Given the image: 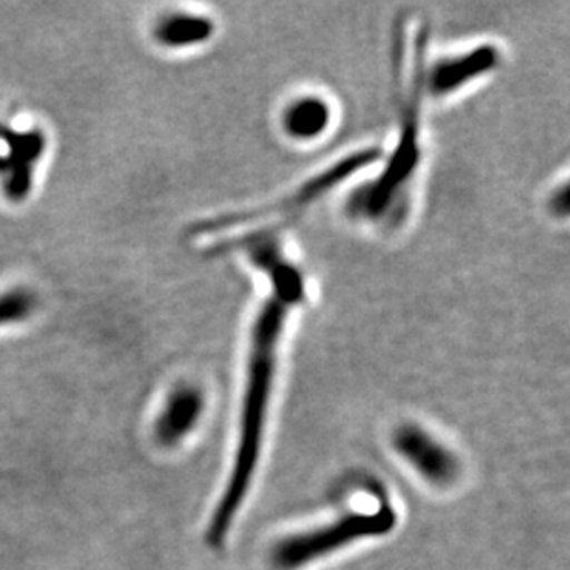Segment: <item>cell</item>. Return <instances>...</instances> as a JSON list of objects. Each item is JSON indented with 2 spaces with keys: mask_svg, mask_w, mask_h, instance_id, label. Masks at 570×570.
Segmentation results:
<instances>
[{
  "mask_svg": "<svg viewBox=\"0 0 570 570\" xmlns=\"http://www.w3.org/2000/svg\"><path fill=\"white\" fill-rule=\"evenodd\" d=\"M222 248H235L248 255L249 261L268 277L269 294L263 307L258 308L249 336L252 340L235 463L207 528V543L213 549H218L226 541L229 528L254 482L286 320L292 308L305 299L307 292L302 269L286 257L277 235L274 237L272 233H261L255 237L235 238L233 243L222 244Z\"/></svg>",
  "mask_w": 570,
  "mask_h": 570,
  "instance_id": "obj_1",
  "label": "cell"
},
{
  "mask_svg": "<svg viewBox=\"0 0 570 570\" xmlns=\"http://www.w3.org/2000/svg\"><path fill=\"white\" fill-rule=\"evenodd\" d=\"M429 30L425 24L415 28L414 41L410 43V58L406 56V104L397 146L386 167L377 179L364 184L353 193L347 202V213L356 220H393L403 202L406 187L414 178L420 165V102L421 89L425 86V52Z\"/></svg>",
  "mask_w": 570,
  "mask_h": 570,
  "instance_id": "obj_2",
  "label": "cell"
},
{
  "mask_svg": "<svg viewBox=\"0 0 570 570\" xmlns=\"http://www.w3.org/2000/svg\"><path fill=\"white\" fill-rule=\"evenodd\" d=\"M395 524L397 513L387 504L373 511L347 513L325 527L283 539L275 544L272 561L279 570L302 569L362 539L382 538L392 532Z\"/></svg>",
  "mask_w": 570,
  "mask_h": 570,
  "instance_id": "obj_3",
  "label": "cell"
},
{
  "mask_svg": "<svg viewBox=\"0 0 570 570\" xmlns=\"http://www.w3.org/2000/svg\"><path fill=\"white\" fill-rule=\"evenodd\" d=\"M379 157H381V151L377 148H366V150L350 154V156L342 157L340 161L325 168L323 173L307 179L296 190H292V194H288L286 198L266 205V207H258V209L238 210V213L218 216L213 220L198 224L196 233L198 235H213V233L232 232L237 227L248 226V224H255V222L263 220V218H269V216L288 215L294 210L305 209L308 204L322 198L328 190L336 189L338 185L344 184L345 179H350L353 174L361 173L362 168L373 165Z\"/></svg>",
  "mask_w": 570,
  "mask_h": 570,
  "instance_id": "obj_4",
  "label": "cell"
},
{
  "mask_svg": "<svg viewBox=\"0 0 570 570\" xmlns=\"http://www.w3.org/2000/svg\"><path fill=\"white\" fill-rule=\"evenodd\" d=\"M393 446L431 484H451L460 473L456 456L421 426H399Z\"/></svg>",
  "mask_w": 570,
  "mask_h": 570,
  "instance_id": "obj_5",
  "label": "cell"
},
{
  "mask_svg": "<svg viewBox=\"0 0 570 570\" xmlns=\"http://www.w3.org/2000/svg\"><path fill=\"white\" fill-rule=\"evenodd\" d=\"M499 60L501 55L493 45H479L469 52L438 61L426 75L429 92L432 97H449L491 72Z\"/></svg>",
  "mask_w": 570,
  "mask_h": 570,
  "instance_id": "obj_6",
  "label": "cell"
},
{
  "mask_svg": "<svg viewBox=\"0 0 570 570\" xmlns=\"http://www.w3.org/2000/svg\"><path fill=\"white\" fill-rule=\"evenodd\" d=\"M204 412V395L198 387L178 386L168 393L161 414L154 425L156 442L163 446L178 445L198 425Z\"/></svg>",
  "mask_w": 570,
  "mask_h": 570,
  "instance_id": "obj_7",
  "label": "cell"
},
{
  "mask_svg": "<svg viewBox=\"0 0 570 570\" xmlns=\"http://www.w3.org/2000/svg\"><path fill=\"white\" fill-rule=\"evenodd\" d=\"M333 120L328 104L320 97H302L288 104L283 114L286 135L296 140H314L327 131Z\"/></svg>",
  "mask_w": 570,
  "mask_h": 570,
  "instance_id": "obj_8",
  "label": "cell"
},
{
  "mask_svg": "<svg viewBox=\"0 0 570 570\" xmlns=\"http://www.w3.org/2000/svg\"><path fill=\"white\" fill-rule=\"evenodd\" d=\"M215 24L209 17L196 13H168L154 28L156 41L168 49H187L209 41Z\"/></svg>",
  "mask_w": 570,
  "mask_h": 570,
  "instance_id": "obj_9",
  "label": "cell"
},
{
  "mask_svg": "<svg viewBox=\"0 0 570 570\" xmlns=\"http://www.w3.org/2000/svg\"><path fill=\"white\" fill-rule=\"evenodd\" d=\"M33 297L24 291L8 292L0 296V325L19 322L32 313Z\"/></svg>",
  "mask_w": 570,
  "mask_h": 570,
  "instance_id": "obj_10",
  "label": "cell"
},
{
  "mask_svg": "<svg viewBox=\"0 0 570 570\" xmlns=\"http://www.w3.org/2000/svg\"><path fill=\"white\" fill-rule=\"evenodd\" d=\"M549 205L550 210H552L556 216H567V213H569V190H567V185H563L560 190H556V193L552 194Z\"/></svg>",
  "mask_w": 570,
  "mask_h": 570,
  "instance_id": "obj_11",
  "label": "cell"
}]
</instances>
